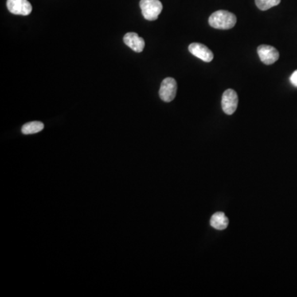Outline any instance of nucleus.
Listing matches in <instances>:
<instances>
[{"label": "nucleus", "mask_w": 297, "mask_h": 297, "mask_svg": "<svg viewBox=\"0 0 297 297\" xmlns=\"http://www.w3.org/2000/svg\"><path fill=\"white\" fill-rule=\"evenodd\" d=\"M177 82L173 78H166L161 83L159 88V97L164 102L170 103L175 99L177 94Z\"/></svg>", "instance_id": "nucleus-3"}, {"label": "nucleus", "mask_w": 297, "mask_h": 297, "mask_svg": "<svg viewBox=\"0 0 297 297\" xmlns=\"http://www.w3.org/2000/svg\"><path fill=\"white\" fill-rule=\"evenodd\" d=\"M228 224H229V219L227 218L226 216L223 212H216L211 218V225L214 229L223 231L226 229Z\"/></svg>", "instance_id": "nucleus-9"}, {"label": "nucleus", "mask_w": 297, "mask_h": 297, "mask_svg": "<svg viewBox=\"0 0 297 297\" xmlns=\"http://www.w3.org/2000/svg\"><path fill=\"white\" fill-rule=\"evenodd\" d=\"M123 40H124L125 44L134 52H138V53L143 52L145 48V41L142 37H140L135 32L126 33Z\"/></svg>", "instance_id": "nucleus-8"}, {"label": "nucleus", "mask_w": 297, "mask_h": 297, "mask_svg": "<svg viewBox=\"0 0 297 297\" xmlns=\"http://www.w3.org/2000/svg\"><path fill=\"white\" fill-rule=\"evenodd\" d=\"M236 21V16L229 11H216L209 17L210 25L213 28L220 30H228L233 28Z\"/></svg>", "instance_id": "nucleus-1"}, {"label": "nucleus", "mask_w": 297, "mask_h": 297, "mask_svg": "<svg viewBox=\"0 0 297 297\" xmlns=\"http://www.w3.org/2000/svg\"><path fill=\"white\" fill-rule=\"evenodd\" d=\"M141 12L144 17L149 21H154L163 10L162 3L159 0H141Z\"/></svg>", "instance_id": "nucleus-2"}, {"label": "nucleus", "mask_w": 297, "mask_h": 297, "mask_svg": "<svg viewBox=\"0 0 297 297\" xmlns=\"http://www.w3.org/2000/svg\"><path fill=\"white\" fill-rule=\"evenodd\" d=\"M281 3V0H255L257 7L260 10L266 11L272 7L277 6Z\"/></svg>", "instance_id": "nucleus-11"}, {"label": "nucleus", "mask_w": 297, "mask_h": 297, "mask_svg": "<svg viewBox=\"0 0 297 297\" xmlns=\"http://www.w3.org/2000/svg\"><path fill=\"white\" fill-rule=\"evenodd\" d=\"M44 129V124L41 122H28L21 127V132L24 135H32L40 132Z\"/></svg>", "instance_id": "nucleus-10"}, {"label": "nucleus", "mask_w": 297, "mask_h": 297, "mask_svg": "<svg viewBox=\"0 0 297 297\" xmlns=\"http://www.w3.org/2000/svg\"><path fill=\"white\" fill-rule=\"evenodd\" d=\"M188 50L193 56L199 58L204 62H211L213 60L214 55L212 51L201 43H192Z\"/></svg>", "instance_id": "nucleus-7"}, {"label": "nucleus", "mask_w": 297, "mask_h": 297, "mask_svg": "<svg viewBox=\"0 0 297 297\" xmlns=\"http://www.w3.org/2000/svg\"><path fill=\"white\" fill-rule=\"evenodd\" d=\"M290 81H291V83L293 84V85L297 87V70L295 71V72H293L291 78H290Z\"/></svg>", "instance_id": "nucleus-12"}, {"label": "nucleus", "mask_w": 297, "mask_h": 297, "mask_svg": "<svg viewBox=\"0 0 297 297\" xmlns=\"http://www.w3.org/2000/svg\"><path fill=\"white\" fill-rule=\"evenodd\" d=\"M7 8L15 15L28 16L32 11V5L28 0H7Z\"/></svg>", "instance_id": "nucleus-5"}, {"label": "nucleus", "mask_w": 297, "mask_h": 297, "mask_svg": "<svg viewBox=\"0 0 297 297\" xmlns=\"http://www.w3.org/2000/svg\"><path fill=\"white\" fill-rule=\"evenodd\" d=\"M239 103L237 93L235 90H225L223 94L222 99H221V106L224 113L227 115H232L236 111Z\"/></svg>", "instance_id": "nucleus-4"}, {"label": "nucleus", "mask_w": 297, "mask_h": 297, "mask_svg": "<svg viewBox=\"0 0 297 297\" xmlns=\"http://www.w3.org/2000/svg\"><path fill=\"white\" fill-rule=\"evenodd\" d=\"M258 54L261 61L265 64H271L279 59V52L276 48L267 45H259Z\"/></svg>", "instance_id": "nucleus-6"}]
</instances>
